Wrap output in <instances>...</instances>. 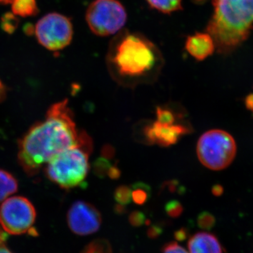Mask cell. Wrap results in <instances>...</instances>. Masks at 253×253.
<instances>
[{"instance_id":"6da1fadb","label":"cell","mask_w":253,"mask_h":253,"mask_svg":"<svg viewBox=\"0 0 253 253\" xmlns=\"http://www.w3.org/2000/svg\"><path fill=\"white\" fill-rule=\"evenodd\" d=\"M73 113L65 99L53 104L43 121L28 129L18 143V160L28 175H36L44 165L81 142Z\"/></svg>"},{"instance_id":"7a4b0ae2","label":"cell","mask_w":253,"mask_h":253,"mask_svg":"<svg viewBox=\"0 0 253 253\" xmlns=\"http://www.w3.org/2000/svg\"><path fill=\"white\" fill-rule=\"evenodd\" d=\"M106 63L114 81L133 87L156 81L164 59L158 46L144 35L121 30L110 42Z\"/></svg>"},{"instance_id":"3957f363","label":"cell","mask_w":253,"mask_h":253,"mask_svg":"<svg viewBox=\"0 0 253 253\" xmlns=\"http://www.w3.org/2000/svg\"><path fill=\"white\" fill-rule=\"evenodd\" d=\"M213 14L206 27L219 54H230L253 31V0H211Z\"/></svg>"},{"instance_id":"277c9868","label":"cell","mask_w":253,"mask_h":253,"mask_svg":"<svg viewBox=\"0 0 253 253\" xmlns=\"http://www.w3.org/2000/svg\"><path fill=\"white\" fill-rule=\"evenodd\" d=\"M92 148L90 136L86 131H82L79 144L61 153L46 165V177L64 189L84 185L89 172V156Z\"/></svg>"},{"instance_id":"5b68a950","label":"cell","mask_w":253,"mask_h":253,"mask_svg":"<svg viewBox=\"0 0 253 253\" xmlns=\"http://www.w3.org/2000/svg\"><path fill=\"white\" fill-rule=\"evenodd\" d=\"M236 141L229 133L211 129L199 138L197 156L200 162L212 170H221L230 166L236 157Z\"/></svg>"},{"instance_id":"8992f818","label":"cell","mask_w":253,"mask_h":253,"mask_svg":"<svg viewBox=\"0 0 253 253\" xmlns=\"http://www.w3.org/2000/svg\"><path fill=\"white\" fill-rule=\"evenodd\" d=\"M126 18V10L118 0H94L88 6L85 15L89 29L101 37L119 33Z\"/></svg>"},{"instance_id":"52a82bcc","label":"cell","mask_w":253,"mask_h":253,"mask_svg":"<svg viewBox=\"0 0 253 253\" xmlns=\"http://www.w3.org/2000/svg\"><path fill=\"white\" fill-rule=\"evenodd\" d=\"M36 211L31 201L23 196H13L3 201L0 206V225L11 235L33 232L36 222Z\"/></svg>"},{"instance_id":"ba28073f","label":"cell","mask_w":253,"mask_h":253,"mask_svg":"<svg viewBox=\"0 0 253 253\" xmlns=\"http://www.w3.org/2000/svg\"><path fill=\"white\" fill-rule=\"evenodd\" d=\"M35 33L38 42L49 51H58L71 44L73 27L71 19L53 12L45 15L37 23Z\"/></svg>"},{"instance_id":"9c48e42d","label":"cell","mask_w":253,"mask_h":253,"mask_svg":"<svg viewBox=\"0 0 253 253\" xmlns=\"http://www.w3.org/2000/svg\"><path fill=\"white\" fill-rule=\"evenodd\" d=\"M68 225L74 234L87 236L97 232L102 223L101 213L92 204L78 201L71 206L67 214Z\"/></svg>"},{"instance_id":"30bf717a","label":"cell","mask_w":253,"mask_h":253,"mask_svg":"<svg viewBox=\"0 0 253 253\" xmlns=\"http://www.w3.org/2000/svg\"><path fill=\"white\" fill-rule=\"evenodd\" d=\"M190 131V128L184 125L168 126L156 121L144 126L143 136L148 144L168 147L175 144L181 136L189 134Z\"/></svg>"},{"instance_id":"8fae6325","label":"cell","mask_w":253,"mask_h":253,"mask_svg":"<svg viewBox=\"0 0 253 253\" xmlns=\"http://www.w3.org/2000/svg\"><path fill=\"white\" fill-rule=\"evenodd\" d=\"M185 48L187 52L199 61L207 59L216 49L214 40L208 33H196L188 37Z\"/></svg>"},{"instance_id":"7c38bea8","label":"cell","mask_w":253,"mask_h":253,"mask_svg":"<svg viewBox=\"0 0 253 253\" xmlns=\"http://www.w3.org/2000/svg\"><path fill=\"white\" fill-rule=\"evenodd\" d=\"M190 253H222V249L217 238L211 233L199 232L188 241Z\"/></svg>"},{"instance_id":"4fadbf2b","label":"cell","mask_w":253,"mask_h":253,"mask_svg":"<svg viewBox=\"0 0 253 253\" xmlns=\"http://www.w3.org/2000/svg\"><path fill=\"white\" fill-rule=\"evenodd\" d=\"M17 179L11 173L0 169V203L17 191Z\"/></svg>"},{"instance_id":"5bb4252c","label":"cell","mask_w":253,"mask_h":253,"mask_svg":"<svg viewBox=\"0 0 253 253\" xmlns=\"http://www.w3.org/2000/svg\"><path fill=\"white\" fill-rule=\"evenodd\" d=\"M11 11L19 17H31L39 13L37 0H12Z\"/></svg>"},{"instance_id":"9a60e30c","label":"cell","mask_w":253,"mask_h":253,"mask_svg":"<svg viewBox=\"0 0 253 253\" xmlns=\"http://www.w3.org/2000/svg\"><path fill=\"white\" fill-rule=\"evenodd\" d=\"M153 9L166 14L182 10V0H146Z\"/></svg>"},{"instance_id":"2e32d148","label":"cell","mask_w":253,"mask_h":253,"mask_svg":"<svg viewBox=\"0 0 253 253\" xmlns=\"http://www.w3.org/2000/svg\"><path fill=\"white\" fill-rule=\"evenodd\" d=\"M131 199L134 204L141 206L147 202L151 195V187L143 182H137L131 187Z\"/></svg>"},{"instance_id":"e0dca14e","label":"cell","mask_w":253,"mask_h":253,"mask_svg":"<svg viewBox=\"0 0 253 253\" xmlns=\"http://www.w3.org/2000/svg\"><path fill=\"white\" fill-rule=\"evenodd\" d=\"M81 253H113L112 246L107 240L95 239L86 245Z\"/></svg>"},{"instance_id":"ac0fdd59","label":"cell","mask_w":253,"mask_h":253,"mask_svg":"<svg viewBox=\"0 0 253 253\" xmlns=\"http://www.w3.org/2000/svg\"><path fill=\"white\" fill-rule=\"evenodd\" d=\"M158 123L168 126L174 125L176 121V114L172 109L167 106H158L156 111Z\"/></svg>"},{"instance_id":"d6986e66","label":"cell","mask_w":253,"mask_h":253,"mask_svg":"<svg viewBox=\"0 0 253 253\" xmlns=\"http://www.w3.org/2000/svg\"><path fill=\"white\" fill-rule=\"evenodd\" d=\"M111 167L112 165L110 163L109 160L101 156L98 158L93 163V172L95 175L101 179L108 175V172Z\"/></svg>"},{"instance_id":"ffe728a7","label":"cell","mask_w":253,"mask_h":253,"mask_svg":"<svg viewBox=\"0 0 253 253\" xmlns=\"http://www.w3.org/2000/svg\"><path fill=\"white\" fill-rule=\"evenodd\" d=\"M113 196L118 204L124 205V206L129 204L131 201V188L126 185L118 186L115 190Z\"/></svg>"},{"instance_id":"44dd1931","label":"cell","mask_w":253,"mask_h":253,"mask_svg":"<svg viewBox=\"0 0 253 253\" xmlns=\"http://www.w3.org/2000/svg\"><path fill=\"white\" fill-rule=\"evenodd\" d=\"M165 211L169 217L177 218L182 214L184 208L177 200H171L165 206Z\"/></svg>"},{"instance_id":"7402d4cb","label":"cell","mask_w":253,"mask_h":253,"mask_svg":"<svg viewBox=\"0 0 253 253\" xmlns=\"http://www.w3.org/2000/svg\"><path fill=\"white\" fill-rule=\"evenodd\" d=\"M18 21V18L14 15L7 13L1 18V28L6 33H12L17 28Z\"/></svg>"},{"instance_id":"603a6c76","label":"cell","mask_w":253,"mask_h":253,"mask_svg":"<svg viewBox=\"0 0 253 253\" xmlns=\"http://www.w3.org/2000/svg\"><path fill=\"white\" fill-rule=\"evenodd\" d=\"M197 223L200 228L208 230L214 226V218L211 213L203 212L198 216Z\"/></svg>"},{"instance_id":"cb8c5ba5","label":"cell","mask_w":253,"mask_h":253,"mask_svg":"<svg viewBox=\"0 0 253 253\" xmlns=\"http://www.w3.org/2000/svg\"><path fill=\"white\" fill-rule=\"evenodd\" d=\"M145 214L141 211H133L129 215V222L134 227H140L146 222Z\"/></svg>"},{"instance_id":"d4e9b609","label":"cell","mask_w":253,"mask_h":253,"mask_svg":"<svg viewBox=\"0 0 253 253\" xmlns=\"http://www.w3.org/2000/svg\"><path fill=\"white\" fill-rule=\"evenodd\" d=\"M161 253H189L176 242L168 243L163 246Z\"/></svg>"},{"instance_id":"484cf974","label":"cell","mask_w":253,"mask_h":253,"mask_svg":"<svg viewBox=\"0 0 253 253\" xmlns=\"http://www.w3.org/2000/svg\"><path fill=\"white\" fill-rule=\"evenodd\" d=\"M163 233V229L162 226L158 225V224H151L148 229L147 234L148 237L151 239H158L159 236L162 235Z\"/></svg>"},{"instance_id":"4316f807","label":"cell","mask_w":253,"mask_h":253,"mask_svg":"<svg viewBox=\"0 0 253 253\" xmlns=\"http://www.w3.org/2000/svg\"><path fill=\"white\" fill-rule=\"evenodd\" d=\"M115 154H116V150L114 147L111 145L106 144L104 145L101 149V156L106 159L111 160L114 158Z\"/></svg>"},{"instance_id":"83f0119b","label":"cell","mask_w":253,"mask_h":253,"mask_svg":"<svg viewBox=\"0 0 253 253\" xmlns=\"http://www.w3.org/2000/svg\"><path fill=\"white\" fill-rule=\"evenodd\" d=\"M174 239L179 242L185 241L189 236V231L185 228H181L174 233Z\"/></svg>"},{"instance_id":"f1b7e54d","label":"cell","mask_w":253,"mask_h":253,"mask_svg":"<svg viewBox=\"0 0 253 253\" xmlns=\"http://www.w3.org/2000/svg\"><path fill=\"white\" fill-rule=\"evenodd\" d=\"M121 175V172L119 168L116 166H113L110 168L108 175L111 179H118Z\"/></svg>"},{"instance_id":"f546056e","label":"cell","mask_w":253,"mask_h":253,"mask_svg":"<svg viewBox=\"0 0 253 253\" xmlns=\"http://www.w3.org/2000/svg\"><path fill=\"white\" fill-rule=\"evenodd\" d=\"M113 211L118 215H123V214H126L127 212V209L124 205L118 204L115 205Z\"/></svg>"},{"instance_id":"4dcf8cb0","label":"cell","mask_w":253,"mask_h":253,"mask_svg":"<svg viewBox=\"0 0 253 253\" xmlns=\"http://www.w3.org/2000/svg\"><path fill=\"white\" fill-rule=\"evenodd\" d=\"M245 105L248 110L253 113V94L248 95L245 99Z\"/></svg>"},{"instance_id":"1f68e13d","label":"cell","mask_w":253,"mask_h":253,"mask_svg":"<svg viewBox=\"0 0 253 253\" xmlns=\"http://www.w3.org/2000/svg\"><path fill=\"white\" fill-rule=\"evenodd\" d=\"M7 233L0 225V245L4 244L7 239Z\"/></svg>"},{"instance_id":"d6a6232c","label":"cell","mask_w":253,"mask_h":253,"mask_svg":"<svg viewBox=\"0 0 253 253\" xmlns=\"http://www.w3.org/2000/svg\"><path fill=\"white\" fill-rule=\"evenodd\" d=\"M212 194H214V196H220V195L223 193L222 186L220 185H214L212 187Z\"/></svg>"},{"instance_id":"836d02e7","label":"cell","mask_w":253,"mask_h":253,"mask_svg":"<svg viewBox=\"0 0 253 253\" xmlns=\"http://www.w3.org/2000/svg\"><path fill=\"white\" fill-rule=\"evenodd\" d=\"M5 93H6V89H5V86L1 81H0V101L3 99L4 97Z\"/></svg>"},{"instance_id":"e575fe53","label":"cell","mask_w":253,"mask_h":253,"mask_svg":"<svg viewBox=\"0 0 253 253\" xmlns=\"http://www.w3.org/2000/svg\"><path fill=\"white\" fill-rule=\"evenodd\" d=\"M0 253H13L7 247L6 244L0 245Z\"/></svg>"},{"instance_id":"d590c367","label":"cell","mask_w":253,"mask_h":253,"mask_svg":"<svg viewBox=\"0 0 253 253\" xmlns=\"http://www.w3.org/2000/svg\"><path fill=\"white\" fill-rule=\"evenodd\" d=\"M12 0H0V4H7L11 2Z\"/></svg>"},{"instance_id":"8d00e7d4","label":"cell","mask_w":253,"mask_h":253,"mask_svg":"<svg viewBox=\"0 0 253 253\" xmlns=\"http://www.w3.org/2000/svg\"><path fill=\"white\" fill-rule=\"evenodd\" d=\"M207 0H194V1L196 4H201L203 3L206 2Z\"/></svg>"}]
</instances>
